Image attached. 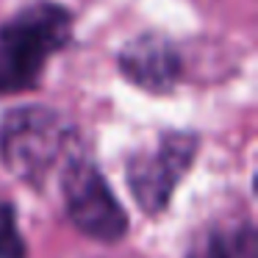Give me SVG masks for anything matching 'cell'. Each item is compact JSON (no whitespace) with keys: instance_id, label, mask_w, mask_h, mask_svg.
<instances>
[{"instance_id":"1","label":"cell","mask_w":258,"mask_h":258,"mask_svg":"<svg viewBox=\"0 0 258 258\" xmlns=\"http://www.w3.org/2000/svg\"><path fill=\"white\" fill-rule=\"evenodd\" d=\"M75 17L53 0H34L0 25V95L36 89L53 56L67 50Z\"/></svg>"},{"instance_id":"7","label":"cell","mask_w":258,"mask_h":258,"mask_svg":"<svg viewBox=\"0 0 258 258\" xmlns=\"http://www.w3.org/2000/svg\"><path fill=\"white\" fill-rule=\"evenodd\" d=\"M0 258H28V247L17 228V211L0 197Z\"/></svg>"},{"instance_id":"4","label":"cell","mask_w":258,"mask_h":258,"mask_svg":"<svg viewBox=\"0 0 258 258\" xmlns=\"http://www.w3.org/2000/svg\"><path fill=\"white\" fill-rule=\"evenodd\" d=\"M200 150L195 131H164L153 150H134L125 161V178L136 206L147 217H158L172 203L175 189L191 169Z\"/></svg>"},{"instance_id":"2","label":"cell","mask_w":258,"mask_h":258,"mask_svg":"<svg viewBox=\"0 0 258 258\" xmlns=\"http://www.w3.org/2000/svg\"><path fill=\"white\" fill-rule=\"evenodd\" d=\"M78 153V128L47 106L14 108L0 122V158L9 172L31 186L45 180Z\"/></svg>"},{"instance_id":"5","label":"cell","mask_w":258,"mask_h":258,"mask_svg":"<svg viewBox=\"0 0 258 258\" xmlns=\"http://www.w3.org/2000/svg\"><path fill=\"white\" fill-rule=\"evenodd\" d=\"M119 73L150 95H167L183 78V56L161 31H142L125 42L117 56Z\"/></svg>"},{"instance_id":"3","label":"cell","mask_w":258,"mask_h":258,"mask_svg":"<svg viewBox=\"0 0 258 258\" xmlns=\"http://www.w3.org/2000/svg\"><path fill=\"white\" fill-rule=\"evenodd\" d=\"M61 195L70 222L86 239L117 244L128 236V214L95 161L75 153L61 167Z\"/></svg>"},{"instance_id":"6","label":"cell","mask_w":258,"mask_h":258,"mask_svg":"<svg viewBox=\"0 0 258 258\" xmlns=\"http://www.w3.org/2000/svg\"><path fill=\"white\" fill-rule=\"evenodd\" d=\"M258 233L247 217L208 222L186 247V258H255Z\"/></svg>"}]
</instances>
